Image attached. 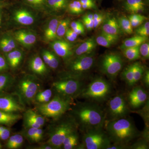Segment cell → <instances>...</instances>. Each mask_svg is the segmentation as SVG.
I'll use <instances>...</instances> for the list:
<instances>
[{"mask_svg": "<svg viewBox=\"0 0 149 149\" xmlns=\"http://www.w3.org/2000/svg\"><path fill=\"white\" fill-rule=\"evenodd\" d=\"M68 114L73 118L77 128L82 132L103 128L106 113L95 102H86L72 104Z\"/></svg>", "mask_w": 149, "mask_h": 149, "instance_id": "cell-1", "label": "cell"}, {"mask_svg": "<svg viewBox=\"0 0 149 149\" xmlns=\"http://www.w3.org/2000/svg\"><path fill=\"white\" fill-rule=\"evenodd\" d=\"M105 124V132L111 143L129 146L141 135L134 122L127 117L108 120Z\"/></svg>", "mask_w": 149, "mask_h": 149, "instance_id": "cell-2", "label": "cell"}, {"mask_svg": "<svg viewBox=\"0 0 149 149\" xmlns=\"http://www.w3.org/2000/svg\"><path fill=\"white\" fill-rule=\"evenodd\" d=\"M67 114L52 120L48 127V139L46 143L54 149L62 148L65 139L70 133L78 130L73 118L67 113Z\"/></svg>", "mask_w": 149, "mask_h": 149, "instance_id": "cell-3", "label": "cell"}, {"mask_svg": "<svg viewBox=\"0 0 149 149\" xmlns=\"http://www.w3.org/2000/svg\"><path fill=\"white\" fill-rule=\"evenodd\" d=\"M73 100L54 93L49 101L36 105L35 110L46 118L56 120L66 114L73 104Z\"/></svg>", "mask_w": 149, "mask_h": 149, "instance_id": "cell-4", "label": "cell"}, {"mask_svg": "<svg viewBox=\"0 0 149 149\" xmlns=\"http://www.w3.org/2000/svg\"><path fill=\"white\" fill-rule=\"evenodd\" d=\"M41 82L37 77L27 75L21 78L16 84L15 83V95L20 103L24 106L33 104L36 94L42 90Z\"/></svg>", "mask_w": 149, "mask_h": 149, "instance_id": "cell-5", "label": "cell"}, {"mask_svg": "<svg viewBox=\"0 0 149 149\" xmlns=\"http://www.w3.org/2000/svg\"><path fill=\"white\" fill-rule=\"evenodd\" d=\"M111 84L106 79L98 77L83 88L77 97L95 102H102L108 98L111 93Z\"/></svg>", "mask_w": 149, "mask_h": 149, "instance_id": "cell-6", "label": "cell"}, {"mask_svg": "<svg viewBox=\"0 0 149 149\" xmlns=\"http://www.w3.org/2000/svg\"><path fill=\"white\" fill-rule=\"evenodd\" d=\"M84 87L81 78L65 75L54 81L52 88L54 93L73 100L78 97Z\"/></svg>", "mask_w": 149, "mask_h": 149, "instance_id": "cell-7", "label": "cell"}, {"mask_svg": "<svg viewBox=\"0 0 149 149\" xmlns=\"http://www.w3.org/2000/svg\"><path fill=\"white\" fill-rule=\"evenodd\" d=\"M111 144L108 136L103 128L84 132L83 143L78 149H107Z\"/></svg>", "mask_w": 149, "mask_h": 149, "instance_id": "cell-8", "label": "cell"}, {"mask_svg": "<svg viewBox=\"0 0 149 149\" xmlns=\"http://www.w3.org/2000/svg\"><path fill=\"white\" fill-rule=\"evenodd\" d=\"M122 58L119 55L110 53L105 55L100 63L101 71L111 80H114L123 67Z\"/></svg>", "mask_w": 149, "mask_h": 149, "instance_id": "cell-9", "label": "cell"}, {"mask_svg": "<svg viewBox=\"0 0 149 149\" xmlns=\"http://www.w3.org/2000/svg\"><path fill=\"white\" fill-rule=\"evenodd\" d=\"M130 110L128 102L122 95H118L110 99L106 114L109 120H116L127 117Z\"/></svg>", "mask_w": 149, "mask_h": 149, "instance_id": "cell-10", "label": "cell"}, {"mask_svg": "<svg viewBox=\"0 0 149 149\" xmlns=\"http://www.w3.org/2000/svg\"><path fill=\"white\" fill-rule=\"evenodd\" d=\"M91 54L78 56L70 61V73L66 75L81 78L82 73L91 69L95 62V57Z\"/></svg>", "mask_w": 149, "mask_h": 149, "instance_id": "cell-11", "label": "cell"}, {"mask_svg": "<svg viewBox=\"0 0 149 149\" xmlns=\"http://www.w3.org/2000/svg\"><path fill=\"white\" fill-rule=\"evenodd\" d=\"M0 110L11 113H19L25 110L18 98L14 95L7 93L0 95Z\"/></svg>", "mask_w": 149, "mask_h": 149, "instance_id": "cell-12", "label": "cell"}, {"mask_svg": "<svg viewBox=\"0 0 149 149\" xmlns=\"http://www.w3.org/2000/svg\"><path fill=\"white\" fill-rule=\"evenodd\" d=\"M24 128H42L45 124L46 118L35 110L27 109L23 112Z\"/></svg>", "mask_w": 149, "mask_h": 149, "instance_id": "cell-13", "label": "cell"}, {"mask_svg": "<svg viewBox=\"0 0 149 149\" xmlns=\"http://www.w3.org/2000/svg\"><path fill=\"white\" fill-rule=\"evenodd\" d=\"M148 100V93L141 86L133 88L128 95V105L133 109H137L145 104Z\"/></svg>", "mask_w": 149, "mask_h": 149, "instance_id": "cell-14", "label": "cell"}, {"mask_svg": "<svg viewBox=\"0 0 149 149\" xmlns=\"http://www.w3.org/2000/svg\"><path fill=\"white\" fill-rule=\"evenodd\" d=\"M52 47L55 53L63 58L68 61L73 54L72 46L64 40H56L52 43Z\"/></svg>", "mask_w": 149, "mask_h": 149, "instance_id": "cell-15", "label": "cell"}, {"mask_svg": "<svg viewBox=\"0 0 149 149\" xmlns=\"http://www.w3.org/2000/svg\"><path fill=\"white\" fill-rule=\"evenodd\" d=\"M47 65L40 56H35L30 59L29 62V69L35 75L44 77L48 74Z\"/></svg>", "mask_w": 149, "mask_h": 149, "instance_id": "cell-16", "label": "cell"}, {"mask_svg": "<svg viewBox=\"0 0 149 149\" xmlns=\"http://www.w3.org/2000/svg\"><path fill=\"white\" fill-rule=\"evenodd\" d=\"M15 40L25 47H30L36 41V37L34 33L25 30H20L15 33Z\"/></svg>", "mask_w": 149, "mask_h": 149, "instance_id": "cell-17", "label": "cell"}, {"mask_svg": "<svg viewBox=\"0 0 149 149\" xmlns=\"http://www.w3.org/2000/svg\"><path fill=\"white\" fill-rule=\"evenodd\" d=\"M22 118L20 113H11L0 110V125L10 127Z\"/></svg>", "mask_w": 149, "mask_h": 149, "instance_id": "cell-18", "label": "cell"}, {"mask_svg": "<svg viewBox=\"0 0 149 149\" xmlns=\"http://www.w3.org/2000/svg\"><path fill=\"white\" fill-rule=\"evenodd\" d=\"M14 19L19 24L24 25H31L35 21V18L32 14L24 9L16 11L15 13Z\"/></svg>", "mask_w": 149, "mask_h": 149, "instance_id": "cell-19", "label": "cell"}, {"mask_svg": "<svg viewBox=\"0 0 149 149\" xmlns=\"http://www.w3.org/2000/svg\"><path fill=\"white\" fill-rule=\"evenodd\" d=\"M6 60L13 69H16L21 63L23 58V54L18 50H13L6 54Z\"/></svg>", "mask_w": 149, "mask_h": 149, "instance_id": "cell-20", "label": "cell"}, {"mask_svg": "<svg viewBox=\"0 0 149 149\" xmlns=\"http://www.w3.org/2000/svg\"><path fill=\"white\" fill-rule=\"evenodd\" d=\"M97 42L94 38H90L82 43L74 51L76 56L91 54L97 46Z\"/></svg>", "mask_w": 149, "mask_h": 149, "instance_id": "cell-21", "label": "cell"}, {"mask_svg": "<svg viewBox=\"0 0 149 149\" xmlns=\"http://www.w3.org/2000/svg\"><path fill=\"white\" fill-rule=\"evenodd\" d=\"M120 31L117 20L114 17L107 19L102 26V32L110 35L118 36Z\"/></svg>", "mask_w": 149, "mask_h": 149, "instance_id": "cell-22", "label": "cell"}, {"mask_svg": "<svg viewBox=\"0 0 149 149\" xmlns=\"http://www.w3.org/2000/svg\"><path fill=\"white\" fill-rule=\"evenodd\" d=\"M15 80L11 74L6 72L0 73V95L6 93L14 86Z\"/></svg>", "mask_w": 149, "mask_h": 149, "instance_id": "cell-23", "label": "cell"}, {"mask_svg": "<svg viewBox=\"0 0 149 149\" xmlns=\"http://www.w3.org/2000/svg\"><path fill=\"white\" fill-rule=\"evenodd\" d=\"M54 95V93L52 88L40 90L36 94L33 104L36 105L48 102L52 98Z\"/></svg>", "mask_w": 149, "mask_h": 149, "instance_id": "cell-24", "label": "cell"}, {"mask_svg": "<svg viewBox=\"0 0 149 149\" xmlns=\"http://www.w3.org/2000/svg\"><path fill=\"white\" fill-rule=\"evenodd\" d=\"M79 136L77 130L69 134L65 139L62 144V148L64 149H78L80 146Z\"/></svg>", "mask_w": 149, "mask_h": 149, "instance_id": "cell-25", "label": "cell"}, {"mask_svg": "<svg viewBox=\"0 0 149 149\" xmlns=\"http://www.w3.org/2000/svg\"><path fill=\"white\" fill-rule=\"evenodd\" d=\"M24 137L21 133H17L10 136L7 140L6 148L8 149H17L22 147Z\"/></svg>", "mask_w": 149, "mask_h": 149, "instance_id": "cell-26", "label": "cell"}, {"mask_svg": "<svg viewBox=\"0 0 149 149\" xmlns=\"http://www.w3.org/2000/svg\"><path fill=\"white\" fill-rule=\"evenodd\" d=\"M124 8L129 12L136 13L143 10L145 4L143 0H126Z\"/></svg>", "mask_w": 149, "mask_h": 149, "instance_id": "cell-27", "label": "cell"}, {"mask_svg": "<svg viewBox=\"0 0 149 149\" xmlns=\"http://www.w3.org/2000/svg\"><path fill=\"white\" fill-rule=\"evenodd\" d=\"M148 40V37L137 35L125 40L120 47V49H123L127 48L139 47L143 43L146 42Z\"/></svg>", "mask_w": 149, "mask_h": 149, "instance_id": "cell-28", "label": "cell"}, {"mask_svg": "<svg viewBox=\"0 0 149 149\" xmlns=\"http://www.w3.org/2000/svg\"><path fill=\"white\" fill-rule=\"evenodd\" d=\"M58 20L56 19H53L50 21L45 31V35L47 40L52 41L56 40L57 36V29Z\"/></svg>", "mask_w": 149, "mask_h": 149, "instance_id": "cell-29", "label": "cell"}, {"mask_svg": "<svg viewBox=\"0 0 149 149\" xmlns=\"http://www.w3.org/2000/svg\"><path fill=\"white\" fill-rule=\"evenodd\" d=\"M16 47L14 40L9 37H4L0 40V49L3 52L8 53Z\"/></svg>", "mask_w": 149, "mask_h": 149, "instance_id": "cell-30", "label": "cell"}, {"mask_svg": "<svg viewBox=\"0 0 149 149\" xmlns=\"http://www.w3.org/2000/svg\"><path fill=\"white\" fill-rule=\"evenodd\" d=\"M140 46L123 49H122L123 53L125 57L129 60L131 61L136 60L141 57L139 51Z\"/></svg>", "mask_w": 149, "mask_h": 149, "instance_id": "cell-31", "label": "cell"}, {"mask_svg": "<svg viewBox=\"0 0 149 149\" xmlns=\"http://www.w3.org/2000/svg\"><path fill=\"white\" fill-rule=\"evenodd\" d=\"M117 21L121 31L128 35H131L133 33V27L126 17H121Z\"/></svg>", "mask_w": 149, "mask_h": 149, "instance_id": "cell-32", "label": "cell"}, {"mask_svg": "<svg viewBox=\"0 0 149 149\" xmlns=\"http://www.w3.org/2000/svg\"><path fill=\"white\" fill-rule=\"evenodd\" d=\"M121 77L128 86L132 87L135 85L132 64L125 68L121 73Z\"/></svg>", "mask_w": 149, "mask_h": 149, "instance_id": "cell-33", "label": "cell"}, {"mask_svg": "<svg viewBox=\"0 0 149 149\" xmlns=\"http://www.w3.org/2000/svg\"><path fill=\"white\" fill-rule=\"evenodd\" d=\"M134 78V84L139 82L142 78L144 72L143 67L139 62H136L132 64Z\"/></svg>", "mask_w": 149, "mask_h": 149, "instance_id": "cell-34", "label": "cell"}, {"mask_svg": "<svg viewBox=\"0 0 149 149\" xmlns=\"http://www.w3.org/2000/svg\"><path fill=\"white\" fill-rule=\"evenodd\" d=\"M70 22L69 19H65L59 21L57 29V36L58 37H62L65 35Z\"/></svg>", "mask_w": 149, "mask_h": 149, "instance_id": "cell-35", "label": "cell"}, {"mask_svg": "<svg viewBox=\"0 0 149 149\" xmlns=\"http://www.w3.org/2000/svg\"><path fill=\"white\" fill-rule=\"evenodd\" d=\"M37 128H23L20 133L29 143H35V135Z\"/></svg>", "mask_w": 149, "mask_h": 149, "instance_id": "cell-36", "label": "cell"}, {"mask_svg": "<svg viewBox=\"0 0 149 149\" xmlns=\"http://www.w3.org/2000/svg\"><path fill=\"white\" fill-rule=\"evenodd\" d=\"M128 19L132 27H137L143 24L147 19V17L140 14H133L128 17Z\"/></svg>", "mask_w": 149, "mask_h": 149, "instance_id": "cell-37", "label": "cell"}, {"mask_svg": "<svg viewBox=\"0 0 149 149\" xmlns=\"http://www.w3.org/2000/svg\"><path fill=\"white\" fill-rule=\"evenodd\" d=\"M48 4L55 10L62 9L66 7L67 0H48Z\"/></svg>", "mask_w": 149, "mask_h": 149, "instance_id": "cell-38", "label": "cell"}, {"mask_svg": "<svg viewBox=\"0 0 149 149\" xmlns=\"http://www.w3.org/2000/svg\"><path fill=\"white\" fill-rule=\"evenodd\" d=\"M148 141L145 139H140L134 143L133 145L129 146V149H148Z\"/></svg>", "mask_w": 149, "mask_h": 149, "instance_id": "cell-39", "label": "cell"}, {"mask_svg": "<svg viewBox=\"0 0 149 149\" xmlns=\"http://www.w3.org/2000/svg\"><path fill=\"white\" fill-rule=\"evenodd\" d=\"M136 35L142 37H148L149 35V22H147L145 24H141L136 30Z\"/></svg>", "mask_w": 149, "mask_h": 149, "instance_id": "cell-40", "label": "cell"}, {"mask_svg": "<svg viewBox=\"0 0 149 149\" xmlns=\"http://www.w3.org/2000/svg\"><path fill=\"white\" fill-rule=\"evenodd\" d=\"M10 127L5 125H0V140L2 141H7L11 136Z\"/></svg>", "mask_w": 149, "mask_h": 149, "instance_id": "cell-41", "label": "cell"}, {"mask_svg": "<svg viewBox=\"0 0 149 149\" xmlns=\"http://www.w3.org/2000/svg\"><path fill=\"white\" fill-rule=\"evenodd\" d=\"M59 65V61L58 58L53 53H49V59L47 65L52 69H56L58 68Z\"/></svg>", "mask_w": 149, "mask_h": 149, "instance_id": "cell-42", "label": "cell"}, {"mask_svg": "<svg viewBox=\"0 0 149 149\" xmlns=\"http://www.w3.org/2000/svg\"><path fill=\"white\" fill-rule=\"evenodd\" d=\"M96 42L97 44L102 47L109 48L113 44L112 42L108 40L105 37L101 35L96 38Z\"/></svg>", "mask_w": 149, "mask_h": 149, "instance_id": "cell-43", "label": "cell"}, {"mask_svg": "<svg viewBox=\"0 0 149 149\" xmlns=\"http://www.w3.org/2000/svg\"><path fill=\"white\" fill-rule=\"evenodd\" d=\"M139 51L141 56L144 59H148L149 58V43L144 42L141 45L139 48Z\"/></svg>", "mask_w": 149, "mask_h": 149, "instance_id": "cell-44", "label": "cell"}, {"mask_svg": "<svg viewBox=\"0 0 149 149\" xmlns=\"http://www.w3.org/2000/svg\"><path fill=\"white\" fill-rule=\"evenodd\" d=\"M104 18L105 17L102 14L99 13L94 14H93V19H94L93 28H96L99 27L103 22Z\"/></svg>", "mask_w": 149, "mask_h": 149, "instance_id": "cell-45", "label": "cell"}, {"mask_svg": "<svg viewBox=\"0 0 149 149\" xmlns=\"http://www.w3.org/2000/svg\"><path fill=\"white\" fill-rule=\"evenodd\" d=\"M83 9L95 8L96 5L94 0H79Z\"/></svg>", "mask_w": 149, "mask_h": 149, "instance_id": "cell-46", "label": "cell"}, {"mask_svg": "<svg viewBox=\"0 0 149 149\" xmlns=\"http://www.w3.org/2000/svg\"><path fill=\"white\" fill-rule=\"evenodd\" d=\"M8 68V65L6 58L0 54V73L5 72Z\"/></svg>", "mask_w": 149, "mask_h": 149, "instance_id": "cell-47", "label": "cell"}, {"mask_svg": "<svg viewBox=\"0 0 149 149\" xmlns=\"http://www.w3.org/2000/svg\"><path fill=\"white\" fill-rule=\"evenodd\" d=\"M44 135V130L42 128H37L35 135V143H38L42 140Z\"/></svg>", "mask_w": 149, "mask_h": 149, "instance_id": "cell-48", "label": "cell"}, {"mask_svg": "<svg viewBox=\"0 0 149 149\" xmlns=\"http://www.w3.org/2000/svg\"><path fill=\"white\" fill-rule=\"evenodd\" d=\"M143 82L144 85L148 89L149 87V71L146 70V72H144L142 76Z\"/></svg>", "mask_w": 149, "mask_h": 149, "instance_id": "cell-49", "label": "cell"}, {"mask_svg": "<svg viewBox=\"0 0 149 149\" xmlns=\"http://www.w3.org/2000/svg\"><path fill=\"white\" fill-rule=\"evenodd\" d=\"M83 18L88 20L90 23V25L92 29L94 27V19H93V14L92 13L87 14L86 15L83 17Z\"/></svg>", "mask_w": 149, "mask_h": 149, "instance_id": "cell-50", "label": "cell"}, {"mask_svg": "<svg viewBox=\"0 0 149 149\" xmlns=\"http://www.w3.org/2000/svg\"><path fill=\"white\" fill-rule=\"evenodd\" d=\"M49 53L50 52L49 51L45 50L43 51L42 54L43 61L47 65L49 63Z\"/></svg>", "mask_w": 149, "mask_h": 149, "instance_id": "cell-51", "label": "cell"}, {"mask_svg": "<svg viewBox=\"0 0 149 149\" xmlns=\"http://www.w3.org/2000/svg\"><path fill=\"white\" fill-rule=\"evenodd\" d=\"M30 148L35 149H54L51 146H50L49 145V144L46 143H45V144H42V145L38 146L30 147Z\"/></svg>", "mask_w": 149, "mask_h": 149, "instance_id": "cell-52", "label": "cell"}, {"mask_svg": "<svg viewBox=\"0 0 149 149\" xmlns=\"http://www.w3.org/2000/svg\"><path fill=\"white\" fill-rule=\"evenodd\" d=\"M77 1H74L70 3L68 5V9L71 13L75 14L76 11V5H77Z\"/></svg>", "mask_w": 149, "mask_h": 149, "instance_id": "cell-53", "label": "cell"}, {"mask_svg": "<svg viewBox=\"0 0 149 149\" xmlns=\"http://www.w3.org/2000/svg\"><path fill=\"white\" fill-rule=\"evenodd\" d=\"M73 30H74V32H76L78 35H83V34H85V27H84L83 24H82V25L78 27V28H76V29H74Z\"/></svg>", "mask_w": 149, "mask_h": 149, "instance_id": "cell-54", "label": "cell"}, {"mask_svg": "<svg viewBox=\"0 0 149 149\" xmlns=\"http://www.w3.org/2000/svg\"><path fill=\"white\" fill-rule=\"evenodd\" d=\"M82 24H83V23L80 22V21H74L71 22L70 24V27H71V29L74 30V29H76V28L80 27Z\"/></svg>", "mask_w": 149, "mask_h": 149, "instance_id": "cell-55", "label": "cell"}, {"mask_svg": "<svg viewBox=\"0 0 149 149\" xmlns=\"http://www.w3.org/2000/svg\"><path fill=\"white\" fill-rule=\"evenodd\" d=\"M27 2L34 5H40L44 3L45 0H27Z\"/></svg>", "mask_w": 149, "mask_h": 149, "instance_id": "cell-56", "label": "cell"}, {"mask_svg": "<svg viewBox=\"0 0 149 149\" xmlns=\"http://www.w3.org/2000/svg\"><path fill=\"white\" fill-rule=\"evenodd\" d=\"M83 24H84V27L85 26V28L88 30H91L92 29L91 27L90 23L88 22L87 19L83 17Z\"/></svg>", "mask_w": 149, "mask_h": 149, "instance_id": "cell-57", "label": "cell"}, {"mask_svg": "<svg viewBox=\"0 0 149 149\" xmlns=\"http://www.w3.org/2000/svg\"><path fill=\"white\" fill-rule=\"evenodd\" d=\"M67 31L69 33L70 35H71V36H72V37H73L74 39H75V40L77 39L78 35H77L76 32H74V30H72V29H68Z\"/></svg>", "mask_w": 149, "mask_h": 149, "instance_id": "cell-58", "label": "cell"}, {"mask_svg": "<svg viewBox=\"0 0 149 149\" xmlns=\"http://www.w3.org/2000/svg\"><path fill=\"white\" fill-rule=\"evenodd\" d=\"M65 38H66L67 40L68 41H69V42H74V41L75 40V39H74L73 37H72L71 35H70L69 33H68L67 31H66V33H65Z\"/></svg>", "mask_w": 149, "mask_h": 149, "instance_id": "cell-59", "label": "cell"}, {"mask_svg": "<svg viewBox=\"0 0 149 149\" xmlns=\"http://www.w3.org/2000/svg\"><path fill=\"white\" fill-rule=\"evenodd\" d=\"M1 15L0 14V24H1Z\"/></svg>", "mask_w": 149, "mask_h": 149, "instance_id": "cell-60", "label": "cell"}, {"mask_svg": "<svg viewBox=\"0 0 149 149\" xmlns=\"http://www.w3.org/2000/svg\"><path fill=\"white\" fill-rule=\"evenodd\" d=\"M2 148V146L1 144L0 143V149H1Z\"/></svg>", "mask_w": 149, "mask_h": 149, "instance_id": "cell-61", "label": "cell"}, {"mask_svg": "<svg viewBox=\"0 0 149 149\" xmlns=\"http://www.w3.org/2000/svg\"><path fill=\"white\" fill-rule=\"evenodd\" d=\"M146 1L147 2H148L149 1V0H146Z\"/></svg>", "mask_w": 149, "mask_h": 149, "instance_id": "cell-62", "label": "cell"}, {"mask_svg": "<svg viewBox=\"0 0 149 149\" xmlns=\"http://www.w3.org/2000/svg\"><path fill=\"white\" fill-rule=\"evenodd\" d=\"M0 9H1V6H0Z\"/></svg>", "mask_w": 149, "mask_h": 149, "instance_id": "cell-63", "label": "cell"}]
</instances>
